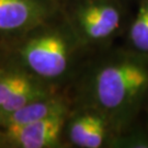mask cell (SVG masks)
<instances>
[{
	"label": "cell",
	"instance_id": "1",
	"mask_svg": "<svg viewBox=\"0 0 148 148\" xmlns=\"http://www.w3.org/2000/svg\"><path fill=\"white\" fill-rule=\"evenodd\" d=\"M71 106L97 109L121 134L139 122L148 102V58L126 46L91 53L65 90Z\"/></svg>",
	"mask_w": 148,
	"mask_h": 148
},
{
	"label": "cell",
	"instance_id": "2",
	"mask_svg": "<svg viewBox=\"0 0 148 148\" xmlns=\"http://www.w3.org/2000/svg\"><path fill=\"white\" fill-rule=\"evenodd\" d=\"M91 53L60 10L29 31L0 40V67L65 91Z\"/></svg>",
	"mask_w": 148,
	"mask_h": 148
},
{
	"label": "cell",
	"instance_id": "3",
	"mask_svg": "<svg viewBox=\"0 0 148 148\" xmlns=\"http://www.w3.org/2000/svg\"><path fill=\"white\" fill-rule=\"evenodd\" d=\"M62 11L91 52L114 45L132 18L125 0H66Z\"/></svg>",
	"mask_w": 148,
	"mask_h": 148
},
{
	"label": "cell",
	"instance_id": "4",
	"mask_svg": "<svg viewBox=\"0 0 148 148\" xmlns=\"http://www.w3.org/2000/svg\"><path fill=\"white\" fill-rule=\"evenodd\" d=\"M119 134L106 115L85 106H71L64 130L67 148H114Z\"/></svg>",
	"mask_w": 148,
	"mask_h": 148
},
{
	"label": "cell",
	"instance_id": "5",
	"mask_svg": "<svg viewBox=\"0 0 148 148\" xmlns=\"http://www.w3.org/2000/svg\"><path fill=\"white\" fill-rule=\"evenodd\" d=\"M60 10L58 0H0V40L29 31Z\"/></svg>",
	"mask_w": 148,
	"mask_h": 148
},
{
	"label": "cell",
	"instance_id": "6",
	"mask_svg": "<svg viewBox=\"0 0 148 148\" xmlns=\"http://www.w3.org/2000/svg\"><path fill=\"white\" fill-rule=\"evenodd\" d=\"M70 111V110H69ZM69 111L3 130L8 148H67L64 130Z\"/></svg>",
	"mask_w": 148,
	"mask_h": 148
},
{
	"label": "cell",
	"instance_id": "7",
	"mask_svg": "<svg viewBox=\"0 0 148 148\" xmlns=\"http://www.w3.org/2000/svg\"><path fill=\"white\" fill-rule=\"evenodd\" d=\"M71 101L65 91H57L29 103L16 110L0 122V128L3 131L10 126H21L40 121L58 113L69 111Z\"/></svg>",
	"mask_w": 148,
	"mask_h": 148
},
{
	"label": "cell",
	"instance_id": "8",
	"mask_svg": "<svg viewBox=\"0 0 148 148\" xmlns=\"http://www.w3.org/2000/svg\"><path fill=\"white\" fill-rule=\"evenodd\" d=\"M137 9L132 14L124 34V46L148 58V0H137Z\"/></svg>",
	"mask_w": 148,
	"mask_h": 148
},
{
	"label": "cell",
	"instance_id": "9",
	"mask_svg": "<svg viewBox=\"0 0 148 148\" xmlns=\"http://www.w3.org/2000/svg\"><path fill=\"white\" fill-rule=\"evenodd\" d=\"M35 78L19 73L16 70L0 67V106L5 103L18 90L33 82ZM40 81V80H38Z\"/></svg>",
	"mask_w": 148,
	"mask_h": 148
},
{
	"label": "cell",
	"instance_id": "10",
	"mask_svg": "<svg viewBox=\"0 0 148 148\" xmlns=\"http://www.w3.org/2000/svg\"><path fill=\"white\" fill-rule=\"evenodd\" d=\"M114 148H148V127L137 122L119 134Z\"/></svg>",
	"mask_w": 148,
	"mask_h": 148
},
{
	"label": "cell",
	"instance_id": "11",
	"mask_svg": "<svg viewBox=\"0 0 148 148\" xmlns=\"http://www.w3.org/2000/svg\"><path fill=\"white\" fill-rule=\"evenodd\" d=\"M0 148H8L7 147V142H5V133L2 130H0Z\"/></svg>",
	"mask_w": 148,
	"mask_h": 148
},
{
	"label": "cell",
	"instance_id": "12",
	"mask_svg": "<svg viewBox=\"0 0 148 148\" xmlns=\"http://www.w3.org/2000/svg\"><path fill=\"white\" fill-rule=\"evenodd\" d=\"M144 114L146 115V125H147L148 127V102H147V104H146V108H145V111H144Z\"/></svg>",
	"mask_w": 148,
	"mask_h": 148
},
{
	"label": "cell",
	"instance_id": "13",
	"mask_svg": "<svg viewBox=\"0 0 148 148\" xmlns=\"http://www.w3.org/2000/svg\"><path fill=\"white\" fill-rule=\"evenodd\" d=\"M125 1H127L128 3H131V2H133V1H137V0H125Z\"/></svg>",
	"mask_w": 148,
	"mask_h": 148
},
{
	"label": "cell",
	"instance_id": "14",
	"mask_svg": "<svg viewBox=\"0 0 148 148\" xmlns=\"http://www.w3.org/2000/svg\"><path fill=\"white\" fill-rule=\"evenodd\" d=\"M59 2H60V5H62V3H63V2H65V1H66V0H58Z\"/></svg>",
	"mask_w": 148,
	"mask_h": 148
},
{
	"label": "cell",
	"instance_id": "15",
	"mask_svg": "<svg viewBox=\"0 0 148 148\" xmlns=\"http://www.w3.org/2000/svg\"><path fill=\"white\" fill-rule=\"evenodd\" d=\"M0 130H1V128H0Z\"/></svg>",
	"mask_w": 148,
	"mask_h": 148
}]
</instances>
